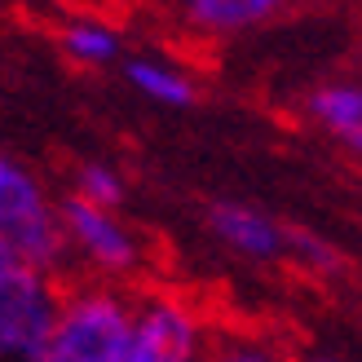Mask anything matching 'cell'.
<instances>
[{
    "label": "cell",
    "instance_id": "cell-1",
    "mask_svg": "<svg viewBox=\"0 0 362 362\" xmlns=\"http://www.w3.org/2000/svg\"><path fill=\"white\" fill-rule=\"evenodd\" d=\"M129 314L133 296H124L119 287L93 283L62 292L40 362H124Z\"/></svg>",
    "mask_w": 362,
    "mask_h": 362
},
{
    "label": "cell",
    "instance_id": "cell-2",
    "mask_svg": "<svg viewBox=\"0 0 362 362\" xmlns=\"http://www.w3.org/2000/svg\"><path fill=\"white\" fill-rule=\"evenodd\" d=\"M0 234L9 239L13 257L23 265L49 269V274H58L71 257L53 199L35 181V173H27L5 151H0Z\"/></svg>",
    "mask_w": 362,
    "mask_h": 362
},
{
    "label": "cell",
    "instance_id": "cell-3",
    "mask_svg": "<svg viewBox=\"0 0 362 362\" xmlns=\"http://www.w3.org/2000/svg\"><path fill=\"white\" fill-rule=\"evenodd\" d=\"M208 340L212 327L190 300L168 292L133 296L124 362H204Z\"/></svg>",
    "mask_w": 362,
    "mask_h": 362
},
{
    "label": "cell",
    "instance_id": "cell-4",
    "mask_svg": "<svg viewBox=\"0 0 362 362\" xmlns=\"http://www.w3.org/2000/svg\"><path fill=\"white\" fill-rule=\"evenodd\" d=\"M62 287L49 269L13 261L0 269V362H40Z\"/></svg>",
    "mask_w": 362,
    "mask_h": 362
},
{
    "label": "cell",
    "instance_id": "cell-5",
    "mask_svg": "<svg viewBox=\"0 0 362 362\" xmlns=\"http://www.w3.org/2000/svg\"><path fill=\"white\" fill-rule=\"evenodd\" d=\"M58 208V226H62V239L66 252L98 269L102 279H119V274H133L141 265V239L129 230L124 216H115V208H102V204H88V199L71 194L62 199Z\"/></svg>",
    "mask_w": 362,
    "mask_h": 362
},
{
    "label": "cell",
    "instance_id": "cell-6",
    "mask_svg": "<svg viewBox=\"0 0 362 362\" xmlns=\"http://www.w3.org/2000/svg\"><path fill=\"white\" fill-rule=\"evenodd\" d=\"M208 230L243 261L269 265V261H283V252H287V226H279L274 216L257 204L221 199V204L208 208Z\"/></svg>",
    "mask_w": 362,
    "mask_h": 362
},
{
    "label": "cell",
    "instance_id": "cell-7",
    "mask_svg": "<svg viewBox=\"0 0 362 362\" xmlns=\"http://www.w3.org/2000/svg\"><path fill=\"white\" fill-rule=\"evenodd\" d=\"M173 5L181 31H190L194 40H230L274 23L292 0H173Z\"/></svg>",
    "mask_w": 362,
    "mask_h": 362
},
{
    "label": "cell",
    "instance_id": "cell-8",
    "mask_svg": "<svg viewBox=\"0 0 362 362\" xmlns=\"http://www.w3.org/2000/svg\"><path fill=\"white\" fill-rule=\"evenodd\" d=\"M305 111H310V119L327 137H336L345 151L358 155V146H362V93H358V84L336 80V84L314 88L310 102H305Z\"/></svg>",
    "mask_w": 362,
    "mask_h": 362
},
{
    "label": "cell",
    "instance_id": "cell-9",
    "mask_svg": "<svg viewBox=\"0 0 362 362\" xmlns=\"http://www.w3.org/2000/svg\"><path fill=\"white\" fill-rule=\"evenodd\" d=\"M124 76H129V84L137 88L141 98H151L159 106H190L194 102V80L181 66H173V62L129 58V62H124Z\"/></svg>",
    "mask_w": 362,
    "mask_h": 362
},
{
    "label": "cell",
    "instance_id": "cell-10",
    "mask_svg": "<svg viewBox=\"0 0 362 362\" xmlns=\"http://www.w3.org/2000/svg\"><path fill=\"white\" fill-rule=\"evenodd\" d=\"M283 261H296L300 269H310V274H318V279H332V274H345L349 269V257L327 239V234H314L305 226H287Z\"/></svg>",
    "mask_w": 362,
    "mask_h": 362
},
{
    "label": "cell",
    "instance_id": "cell-11",
    "mask_svg": "<svg viewBox=\"0 0 362 362\" xmlns=\"http://www.w3.org/2000/svg\"><path fill=\"white\" fill-rule=\"evenodd\" d=\"M58 45L80 66H106L119 58V31L106 23H71V27H62Z\"/></svg>",
    "mask_w": 362,
    "mask_h": 362
},
{
    "label": "cell",
    "instance_id": "cell-12",
    "mask_svg": "<svg viewBox=\"0 0 362 362\" xmlns=\"http://www.w3.org/2000/svg\"><path fill=\"white\" fill-rule=\"evenodd\" d=\"M204 362H287L269 340L261 336H243V332H226L208 340V358Z\"/></svg>",
    "mask_w": 362,
    "mask_h": 362
},
{
    "label": "cell",
    "instance_id": "cell-13",
    "mask_svg": "<svg viewBox=\"0 0 362 362\" xmlns=\"http://www.w3.org/2000/svg\"><path fill=\"white\" fill-rule=\"evenodd\" d=\"M76 194L88 199V204H102V208H119L124 204V177L111 164H84L76 177Z\"/></svg>",
    "mask_w": 362,
    "mask_h": 362
},
{
    "label": "cell",
    "instance_id": "cell-14",
    "mask_svg": "<svg viewBox=\"0 0 362 362\" xmlns=\"http://www.w3.org/2000/svg\"><path fill=\"white\" fill-rule=\"evenodd\" d=\"M18 257H13V247H9V239H5V234H0V269H5V265H13Z\"/></svg>",
    "mask_w": 362,
    "mask_h": 362
},
{
    "label": "cell",
    "instance_id": "cell-15",
    "mask_svg": "<svg viewBox=\"0 0 362 362\" xmlns=\"http://www.w3.org/2000/svg\"><path fill=\"white\" fill-rule=\"evenodd\" d=\"M305 362H345V358H340V354H310Z\"/></svg>",
    "mask_w": 362,
    "mask_h": 362
},
{
    "label": "cell",
    "instance_id": "cell-16",
    "mask_svg": "<svg viewBox=\"0 0 362 362\" xmlns=\"http://www.w3.org/2000/svg\"><path fill=\"white\" fill-rule=\"evenodd\" d=\"M155 5H173V0H155Z\"/></svg>",
    "mask_w": 362,
    "mask_h": 362
}]
</instances>
